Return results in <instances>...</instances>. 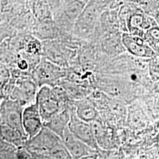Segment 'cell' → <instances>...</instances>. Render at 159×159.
<instances>
[{
	"label": "cell",
	"mask_w": 159,
	"mask_h": 159,
	"mask_svg": "<svg viewBox=\"0 0 159 159\" xmlns=\"http://www.w3.org/2000/svg\"><path fill=\"white\" fill-rule=\"evenodd\" d=\"M25 148L32 158L73 159L62 139L44 125L38 134L29 139Z\"/></svg>",
	"instance_id": "obj_1"
},
{
	"label": "cell",
	"mask_w": 159,
	"mask_h": 159,
	"mask_svg": "<svg viewBox=\"0 0 159 159\" xmlns=\"http://www.w3.org/2000/svg\"><path fill=\"white\" fill-rule=\"evenodd\" d=\"M64 91L62 89L56 86L43 85L39 88L35 102L44 124L66 107L65 103L67 100Z\"/></svg>",
	"instance_id": "obj_2"
},
{
	"label": "cell",
	"mask_w": 159,
	"mask_h": 159,
	"mask_svg": "<svg viewBox=\"0 0 159 159\" xmlns=\"http://www.w3.org/2000/svg\"><path fill=\"white\" fill-rule=\"evenodd\" d=\"M103 11L90 1H88L74 24L73 34L77 38L88 39L93 37Z\"/></svg>",
	"instance_id": "obj_3"
},
{
	"label": "cell",
	"mask_w": 159,
	"mask_h": 159,
	"mask_svg": "<svg viewBox=\"0 0 159 159\" xmlns=\"http://www.w3.org/2000/svg\"><path fill=\"white\" fill-rule=\"evenodd\" d=\"M66 74L64 67L43 56L33 69L32 78L39 88L43 85L54 87Z\"/></svg>",
	"instance_id": "obj_4"
},
{
	"label": "cell",
	"mask_w": 159,
	"mask_h": 159,
	"mask_svg": "<svg viewBox=\"0 0 159 159\" xmlns=\"http://www.w3.org/2000/svg\"><path fill=\"white\" fill-rule=\"evenodd\" d=\"M87 2L73 0L53 12V18L61 33L73 31L74 24L83 11Z\"/></svg>",
	"instance_id": "obj_5"
},
{
	"label": "cell",
	"mask_w": 159,
	"mask_h": 159,
	"mask_svg": "<svg viewBox=\"0 0 159 159\" xmlns=\"http://www.w3.org/2000/svg\"><path fill=\"white\" fill-rule=\"evenodd\" d=\"M119 18H124L125 26L130 34L140 36L143 38L147 30L155 24H152L151 20L146 17L142 12L130 10L128 7L124 6L119 12Z\"/></svg>",
	"instance_id": "obj_6"
},
{
	"label": "cell",
	"mask_w": 159,
	"mask_h": 159,
	"mask_svg": "<svg viewBox=\"0 0 159 159\" xmlns=\"http://www.w3.org/2000/svg\"><path fill=\"white\" fill-rule=\"evenodd\" d=\"M24 107L17 100L11 98L3 100L1 104V125H8L25 133L22 122Z\"/></svg>",
	"instance_id": "obj_7"
},
{
	"label": "cell",
	"mask_w": 159,
	"mask_h": 159,
	"mask_svg": "<svg viewBox=\"0 0 159 159\" xmlns=\"http://www.w3.org/2000/svg\"><path fill=\"white\" fill-rule=\"evenodd\" d=\"M68 128L75 136L96 150V139L91 123L80 119L75 113V107L72 110Z\"/></svg>",
	"instance_id": "obj_8"
},
{
	"label": "cell",
	"mask_w": 159,
	"mask_h": 159,
	"mask_svg": "<svg viewBox=\"0 0 159 159\" xmlns=\"http://www.w3.org/2000/svg\"><path fill=\"white\" fill-rule=\"evenodd\" d=\"M38 87L34 80H19L12 85L10 98L17 100L25 107L35 102Z\"/></svg>",
	"instance_id": "obj_9"
},
{
	"label": "cell",
	"mask_w": 159,
	"mask_h": 159,
	"mask_svg": "<svg viewBox=\"0 0 159 159\" xmlns=\"http://www.w3.org/2000/svg\"><path fill=\"white\" fill-rule=\"evenodd\" d=\"M23 129L29 139L35 136L42 130L44 123L36 102L26 106L22 114Z\"/></svg>",
	"instance_id": "obj_10"
},
{
	"label": "cell",
	"mask_w": 159,
	"mask_h": 159,
	"mask_svg": "<svg viewBox=\"0 0 159 159\" xmlns=\"http://www.w3.org/2000/svg\"><path fill=\"white\" fill-rule=\"evenodd\" d=\"M121 38L125 50L134 56L150 58L156 55L152 48L140 36L125 33L122 34Z\"/></svg>",
	"instance_id": "obj_11"
},
{
	"label": "cell",
	"mask_w": 159,
	"mask_h": 159,
	"mask_svg": "<svg viewBox=\"0 0 159 159\" xmlns=\"http://www.w3.org/2000/svg\"><path fill=\"white\" fill-rule=\"evenodd\" d=\"M62 140L65 146L74 159L89 158V157H93L96 152V149L73 135L68 127L64 133Z\"/></svg>",
	"instance_id": "obj_12"
},
{
	"label": "cell",
	"mask_w": 159,
	"mask_h": 159,
	"mask_svg": "<svg viewBox=\"0 0 159 159\" xmlns=\"http://www.w3.org/2000/svg\"><path fill=\"white\" fill-rule=\"evenodd\" d=\"M32 35L42 41L57 39L61 34V31L54 19L35 21L31 29Z\"/></svg>",
	"instance_id": "obj_13"
},
{
	"label": "cell",
	"mask_w": 159,
	"mask_h": 159,
	"mask_svg": "<svg viewBox=\"0 0 159 159\" xmlns=\"http://www.w3.org/2000/svg\"><path fill=\"white\" fill-rule=\"evenodd\" d=\"M72 110L64 107L57 114L53 116L44 125L57 134L61 139L66 129L68 127L71 119Z\"/></svg>",
	"instance_id": "obj_14"
},
{
	"label": "cell",
	"mask_w": 159,
	"mask_h": 159,
	"mask_svg": "<svg viewBox=\"0 0 159 159\" xmlns=\"http://www.w3.org/2000/svg\"><path fill=\"white\" fill-rule=\"evenodd\" d=\"M1 139L18 148H25L29 137L25 133L8 125H1Z\"/></svg>",
	"instance_id": "obj_15"
},
{
	"label": "cell",
	"mask_w": 159,
	"mask_h": 159,
	"mask_svg": "<svg viewBox=\"0 0 159 159\" xmlns=\"http://www.w3.org/2000/svg\"><path fill=\"white\" fill-rule=\"evenodd\" d=\"M74 107L75 113L80 119L90 123L96 119V110L90 100L85 99L78 100Z\"/></svg>",
	"instance_id": "obj_16"
},
{
	"label": "cell",
	"mask_w": 159,
	"mask_h": 159,
	"mask_svg": "<svg viewBox=\"0 0 159 159\" xmlns=\"http://www.w3.org/2000/svg\"><path fill=\"white\" fill-rule=\"evenodd\" d=\"M31 9L37 20L54 19L53 11L48 0H33Z\"/></svg>",
	"instance_id": "obj_17"
},
{
	"label": "cell",
	"mask_w": 159,
	"mask_h": 159,
	"mask_svg": "<svg viewBox=\"0 0 159 159\" xmlns=\"http://www.w3.org/2000/svg\"><path fill=\"white\" fill-rule=\"evenodd\" d=\"M143 39L156 53L159 50V27L154 25L148 29L144 34Z\"/></svg>",
	"instance_id": "obj_18"
},
{
	"label": "cell",
	"mask_w": 159,
	"mask_h": 159,
	"mask_svg": "<svg viewBox=\"0 0 159 159\" xmlns=\"http://www.w3.org/2000/svg\"><path fill=\"white\" fill-rule=\"evenodd\" d=\"M94 3L98 6L100 8H101L102 11H105L109 9L116 8L114 7V4L115 0H89Z\"/></svg>",
	"instance_id": "obj_19"
},
{
	"label": "cell",
	"mask_w": 159,
	"mask_h": 159,
	"mask_svg": "<svg viewBox=\"0 0 159 159\" xmlns=\"http://www.w3.org/2000/svg\"><path fill=\"white\" fill-rule=\"evenodd\" d=\"M10 73L7 68L4 66L1 65V89L6 86L10 80Z\"/></svg>",
	"instance_id": "obj_20"
},
{
	"label": "cell",
	"mask_w": 159,
	"mask_h": 159,
	"mask_svg": "<svg viewBox=\"0 0 159 159\" xmlns=\"http://www.w3.org/2000/svg\"><path fill=\"white\" fill-rule=\"evenodd\" d=\"M53 12L64 6H66L70 2H72L73 0H48Z\"/></svg>",
	"instance_id": "obj_21"
},
{
	"label": "cell",
	"mask_w": 159,
	"mask_h": 159,
	"mask_svg": "<svg viewBox=\"0 0 159 159\" xmlns=\"http://www.w3.org/2000/svg\"><path fill=\"white\" fill-rule=\"evenodd\" d=\"M156 54H157V55H159V50H158V51L156 52Z\"/></svg>",
	"instance_id": "obj_22"
},
{
	"label": "cell",
	"mask_w": 159,
	"mask_h": 159,
	"mask_svg": "<svg viewBox=\"0 0 159 159\" xmlns=\"http://www.w3.org/2000/svg\"><path fill=\"white\" fill-rule=\"evenodd\" d=\"M83 1H85L86 2H88V1H89V0H83Z\"/></svg>",
	"instance_id": "obj_23"
}]
</instances>
